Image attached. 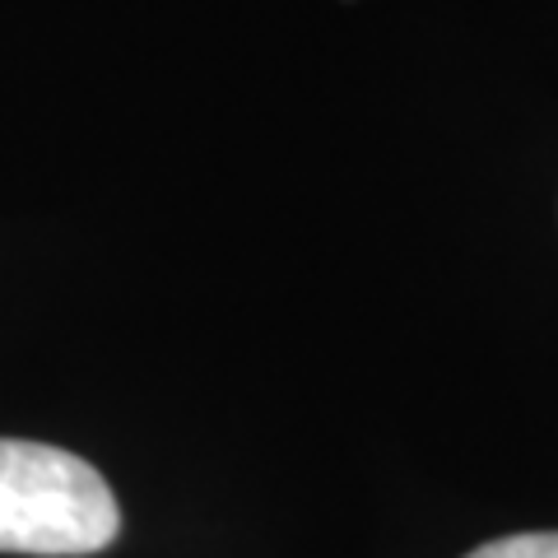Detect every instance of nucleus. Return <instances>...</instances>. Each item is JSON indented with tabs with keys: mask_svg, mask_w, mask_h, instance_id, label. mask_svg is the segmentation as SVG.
I'll use <instances>...</instances> for the list:
<instances>
[{
	"mask_svg": "<svg viewBox=\"0 0 558 558\" xmlns=\"http://www.w3.org/2000/svg\"><path fill=\"white\" fill-rule=\"evenodd\" d=\"M121 508L108 480L75 451L0 438V554L84 558L108 549Z\"/></svg>",
	"mask_w": 558,
	"mask_h": 558,
	"instance_id": "f257e3e1",
	"label": "nucleus"
},
{
	"mask_svg": "<svg viewBox=\"0 0 558 558\" xmlns=\"http://www.w3.org/2000/svg\"><path fill=\"white\" fill-rule=\"evenodd\" d=\"M465 558H558V531H535V535H508L488 539Z\"/></svg>",
	"mask_w": 558,
	"mask_h": 558,
	"instance_id": "f03ea898",
	"label": "nucleus"
}]
</instances>
